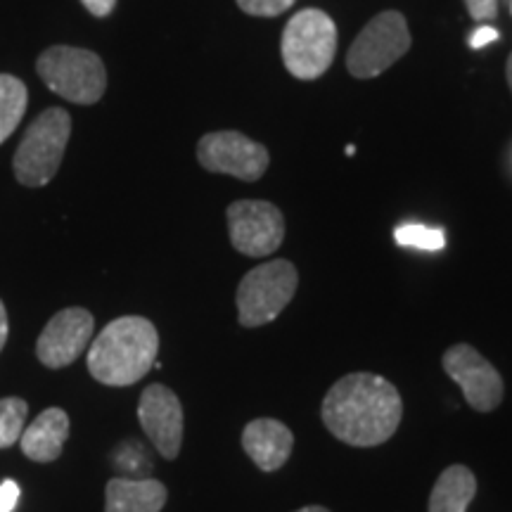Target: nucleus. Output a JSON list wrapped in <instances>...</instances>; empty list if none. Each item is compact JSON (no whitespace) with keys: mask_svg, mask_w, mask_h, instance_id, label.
Wrapping results in <instances>:
<instances>
[{"mask_svg":"<svg viewBox=\"0 0 512 512\" xmlns=\"http://www.w3.org/2000/svg\"><path fill=\"white\" fill-rule=\"evenodd\" d=\"M320 418L332 437L349 446H380L394 437L403 401L392 382L373 373H349L325 394Z\"/></svg>","mask_w":512,"mask_h":512,"instance_id":"f257e3e1","label":"nucleus"},{"mask_svg":"<svg viewBox=\"0 0 512 512\" xmlns=\"http://www.w3.org/2000/svg\"><path fill=\"white\" fill-rule=\"evenodd\" d=\"M159 354L157 328L143 316L107 323L88 349V373L107 387H131L150 373Z\"/></svg>","mask_w":512,"mask_h":512,"instance_id":"f03ea898","label":"nucleus"},{"mask_svg":"<svg viewBox=\"0 0 512 512\" xmlns=\"http://www.w3.org/2000/svg\"><path fill=\"white\" fill-rule=\"evenodd\" d=\"M69 136H72V117L62 107H48L46 112L38 114L12 159L17 181L27 188H43L53 181L64 159Z\"/></svg>","mask_w":512,"mask_h":512,"instance_id":"7ed1b4c3","label":"nucleus"},{"mask_svg":"<svg viewBox=\"0 0 512 512\" xmlns=\"http://www.w3.org/2000/svg\"><path fill=\"white\" fill-rule=\"evenodd\" d=\"M36 69L50 91L76 105H95L105 95V64L91 50L53 46L43 50Z\"/></svg>","mask_w":512,"mask_h":512,"instance_id":"20e7f679","label":"nucleus"},{"mask_svg":"<svg viewBox=\"0 0 512 512\" xmlns=\"http://www.w3.org/2000/svg\"><path fill=\"white\" fill-rule=\"evenodd\" d=\"M283 64L292 76L313 81L330 69L337 53V27L323 10H302L287 22Z\"/></svg>","mask_w":512,"mask_h":512,"instance_id":"39448f33","label":"nucleus"},{"mask_svg":"<svg viewBox=\"0 0 512 512\" xmlns=\"http://www.w3.org/2000/svg\"><path fill=\"white\" fill-rule=\"evenodd\" d=\"M299 275L290 261L275 259L249 271L238 287V320L242 328L273 323L297 292Z\"/></svg>","mask_w":512,"mask_h":512,"instance_id":"423d86ee","label":"nucleus"},{"mask_svg":"<svg viewBox=\"0 0 512 512\" xmlns=\"http://www.w3.org/2000/svg\"><path fill=\"white\" fill-rule=\"evenodd\" d=\"M411 48V31L401 12H380L363 27L347 55V69L356 79H375L399 62Z\"/></svg>","mask_w":512,"mask_h":512,"instance_id":"0eeeda50","label":"nucleus"},{"mask_svg":"<svg viewBox=\"0 0 512 512\" xmlns=\"http://www.w3.org/2000/svg\"><path fill=\"white\" fill-rule=\"evenodd\" d=\"M228 235L240 254L264 259L278 252L285 240V219L280 209L264 200H240L228 207Z\"/></svg>","mask_w":512,"mask_h":512,"instance_id":"6e6552de","label":"nucleus"},{"mask_svg":"<svg viewBox=\"0 0 512 512\" xmlns=\"http://www.w3.org/2000/svg\"><path fill=\"white\" fill-rule=\"evenodd\" d=\"M197 159L211 174H226L240 181H259L266 174L268 150L238 131L207 133L197 145Z\"/></svg>","mask_w":512,"mask_h":512,"instance_id":"1a4fd4ad","label":"nucleus"},{"mask_svg":"<svg viewBox=\"0 0 512 512\" xmlns=\"http://www.w3.org/2000/svg\"><path fill=\"white\" fill-rule=\"evenodd\" d=\"M446 375L463 389L465 401L477 413H491L501 406L505 384L498 370L470 344H453L441 358Z\"/></svg>","mask_w":512,"mask_h":512,"instance_id":"9d476101","label":"nucleus"},{"mask_svg":"<svg viewBox=\"0 0 512 512\" xmlns=\"http://www.w3.org/2000/svg\"><path fill=\"white\" fill-rule=\"evenodd\" d=\"M95 318L88 309L81 306H69V309L57 311L48 325L38 335L36 356L43 366L50 370H60L72 366L88 344L93 342Z\"/></svg>","mask_w":512,"mask_h":512,"instance_id":"9b49d317","label":"nucleus"},{"mask_svg":"<svg viewBox=\"0 0 512 512\" xmlns=\"http://www.w3.org/2000/svg\"><path fill=\"white\" fill-rule=\"evenodd\" d=\"M138 422L159 456L176 460L183 446V406L166 384H150L138 401Z\"/></svg>","mask_w":512,"mask_h":512,"instance_id":"f8f14e48","label":"nucleus"},{"mask_svg":"<svg viewBox=\"0 0 512 512\" xmlns=\"http://www.w3.org/2000/svg\"><path fill=\"white\" fill-rule=\"evenodd\" d=\"M292 446V430L275 418H256L242 432V448L261 472L280 470L290 460Z\"/></svg>","mask_w":512,"mask_h":512,"instance_id":"ddd939ff","label":"nucleus"},{"mask_svg":"<svg viewBox=\"0 0 512 512\" xmlns=\"http://www.w3.org/2000/svg\"><path fill=\"white\" fill-rule=\"evenodd\" d=\"M69 439V415L62 408H46L38 418L24 427L19 437V448L34 463H53L62 456V448Z\"/></svg>","mask_w":512,"mask_h":512,"instance_id":"4468645a","label":"nucleus"},{"mask_svg":"<svg viewBox=\"0 0 512 512\" xmlns=\"http://www.w3.org/2000/svg\"><path fill=\"white\" fill-rule=\"evenodd\" d=\"M169 498L159 479L112 477L105 489V512H162Z\"/></svg>","mask_w":512,"mask_h":512,"instance_id":"2eb2a0df","label":"nucleus"},{"mask_svg":"<svg viewBox=\"0 0 512 512\" xmlns=\"http://www.w3.org/2000/svg\"><path fill=\"white\" fill-rule=\"evenodd\" d=\"M477 496V477L470 467L451 465L441 472L430 494V512H467Z\"/></svg>","mask_w":512,"mask_h":512,"instance_id":"dca6fc26","label":"nucleus"},{"mask_svg":"<svg viewBox=\"0 0 512 512\" xmlns=\"http://www.w3.org/2000/svg\"><path fill=\"white\" fill-rule=\"evenodd\" d=\"M27 105L29 93L24 81L12 74H0V145L17 131Z\"/></svg>","mask_w":512,"mask_h":512,"instance_id":"f3484780","label":"nucleus"},{"mask_svg":"<svg viewBox=\"0 0 512 512\" xmlns=\"http://www.w3.org/2000/svg\"><path fill=\"white\" fill-rule=\"evenodd\" d=\"M29 418V403L19 396L0 399V448L15 446Z\"/></svg>","mask_w":512,"mask_h":512,"instance_id":"a211bd4d","label":"nucleus"},{"mask_svg":"<svg viewBox=\"0 0 512 512\" xmlns=\"http://www.w3.org/2000/svg\"><path fill=\"white\" fill-rule=\"evenodd\" d=\"M112 463L117 465L121 472L131 475V479H145L147 472L152 470L147 451L143 448V444H138V441H124V444L114 448Z\"/></svg>","mask_w":512,"mask_h":512,"instance_id":"6ab92c4d","label":"nucleus"},{"mask_svg":"<svg viewBox=\"0 0 512 512\" xmlns=\"http://www.w3.org/2000/svg\"><path fill=\"white\" fill-rule=\"evenodd\" d=\"M394 240L401 247H415V249H427V252H437L444 247V230L439 228H427L418 226V223H406L394 230Z\"/></svg>","mask_w":512,"mask_h":512,"instance_id":"aec40b11","label":"nucleus"},{"mask_svg":"<svg viewBox=\"0 0 512 512\" xmlns=\"http://www.w3.org/2000/svg\"><path fill=\"white\" fill-rule=\"evenodd\" d=\"M297 0H238L240 10L254 17H278L292 8Z\"/></svg>","mask_w":512,"mask_h":512,"instance_id":"412c9836","label":"nucleus"},{"mask_svg":"<svg viewBox=\"0 0 512 512\" xmlns=\"http://www.w3.org/2000/svg\"><path fill=\"white\" fill-rule=\"evenodd\" d=\"M467 12L477 22H486V19H494L498 12V0H465Z\"/></svg>","mask_w":512,"mask_h":512,"instance_id":"4be33fe9","label":"nucleus"},{"mask_svg":"<svg viewBox=\"0 0 512 512\" xmlns=\"http://www.w3.org/2000/svg\"><path fill=\"white\" fill-rule=\"evenodd\" d=\"M19 501V486L12 479L0 484V512H12Z\"/></svg>","mask_w":512,"mask_h":512,"instance_id":"5701e85b","label":"nucleus"},{"mask_svg":"<svg viewBox=\"0 0 512 512\" xmlns=\"http://www.w3.org/2000/svg\"><path fill=\"white\" fill-rule=\"evenodd\" d=\"M498 36H501V34H498L494 27H479L477 31H472L470 46L475 48V50H479V48L489 46V43H496Z\"/></svg>","mask_w":512,"mask_h":512,"instance_id":"b1692460","label":"nucleus"},{"mask_svg":"<svg viewBox=\"0 0 512 512\" xmlns=\"http://www.w3.org/2000/svg\"><path fill=\"white\" fill-rule=\"evenodd\" d=\"M81 3L93 17H107L117 5V0H81Z\"/></svg>","mask_w":512,"mask_h":512,"instance_id":"393cba45","label":"nucleus"},{"mask_svg":"<svg viewBox=\"0 0 512 512\" xmlns=\"http://www.w3.org/2000/svg\"><path fill=\"white\" fill-rule=\"evenodd\" d=\"M10 335V323H8V311H5V304L0 302V351H3L5 342H8Z\"/></svg>","mask_w":512,"mask_h":512,"instance_id":"a878e982","label":"nucleus"},{"mask_svg":"<svg viewBox=\"0 0 512 512\" xmlns=\"http://www.w3.org/2000/svg\"><path fill=\"white\" fill-rule=\"evenodd\" d=\"M294 512H330V510L323 508V505H306V508H299Z\"/></svg>","mask_w":512,"mask_h":512,"instance_id":"bb28decb","label":"nucleus"},{"mask_svg":"<svg viewBox=\"0 0 512 512\" xmlns=\"http://www.w3.org/2000/svg\"><path fill=\"white\" fill-rule=\"evenodd\" d=\"M505 74H508V86H510V91H512V55L508 57V67H505Z\"/></svg>","mask_w":512,"mask_h":512,"instance_id":"cd10ccee","label":"nucleus"}]
</instances>
